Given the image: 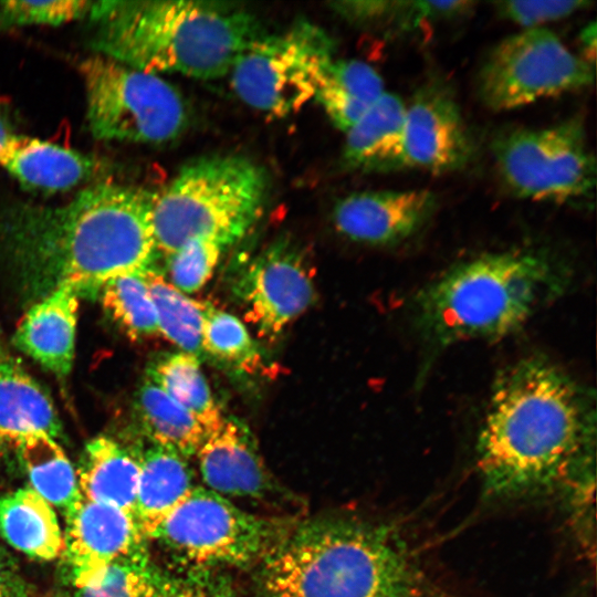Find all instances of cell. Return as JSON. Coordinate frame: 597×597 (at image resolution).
<instances>
[{
  "instance_id": "cell-1",
  "label": "cell",
  "mask_w": 597,
  "mask_h": 597,
  "mask_svg": "<svg viewBox=\"0 0 597 597\" xmlns=\"http://www.w3.org/2000/svg\"><path fill=\"white\" fill-rule=\"evenodd\" d=\"M588 394L544 358L519 360L496 380L478 439V464L491 495L552 486L587 465L595 441Z\"/></svg>"
},
{
  "instance_id": "cell-2",
  "label": "cell",
  "mask_w": 597,
  "mask_h": 597,
  "mask_svg": "<svg viewBox=\"0 0 597 597\" xmlns=\"http://www.w3.org/2000/svg\"><path fill=\"white\" fill-rule=\"evenodd\" d=\"M154 196L98 184L62 206L13 208L1 220L4 238L17 254L57 274V285L97 292L116 275L154 268Z\"/></svg>"
},
{
  "instance_id": "cell-3",
  "label": "cell",
  "mask_w": 597,
  "mask_h": 597,
  "mask_svg": "<svg viewBox=\"0 0 597 597\" xmlns=\"http://www.w3.org/2000/svg\"><path fill=\"white\" fill-rule=\"evenodd\" d=\"M93 48L128 66L200 80L228 75L235 60L265 34L251 11L186 0L93 2Z\"/></svg>"
},
{
  "instance_id": "cell-4",
  "label": "cell",
  "mask_w": 597,
  "mask_h": 597,
  "mask_svg": "<svg viewBox=\"0 0 597 597\" xmlns=\"http://www.w3.org/2000/svg\"><path fill=\"white\" fill-rule=\"evenodd\" d=\"M566 274L534 251L485 253L449 268L413 298V321L436 348L498 339L559 295Z\"/></svg>"
},
{
  "instance_id": "cell-5",
  "label": "cell",
  "mask_w": 597,
  "mask_h": 597,
  "mask_svg": "<svg viewBox=\"0 0 597 597\" xmlns=\"http://www.w3.org/2000/svg\"><path fill=\"white\" fill-rule=\"evenodd\" d=\"M266 597H420L419 574L386 526L346 519L310 522L266 555Z\"/></svg>"
},
{
  "instance_id": "cell-6",
  "label": "cell",
  "mask_w": 597,
  "mask_h": 597,
  "mask_svg": "<svg viewBox=\"0 0 597 597\" xmlns=\"http://www.w3.org/2000/svg\"><path fill=\"white\" fill-rule=\"evenodd\" d=\"M268 191L264 170L240 155L192 160L154 196L153 227L165 258L191 240L224 248L242 239L260 216Z\"/></svg>"
},
{
  "instance_id": "cell-7",
  "label": "cell",
  "mask_w": 597,
  "mask_h": 597,
  "mask_svg": "<svg viewBox=\"0 0 597 597\" xmlns=\"http://www.w3.org/2000/svg\"><path fill=\"white\" fill-rule=\"evenodd\" d=\"M92 134L104 140L159 144L187 125L180 93L160 75L102 54L80 64Z\"/></svg>"
},
{
  "instance_id": "cell-8",
  "label": "cell",
  "mask_w": 597,
  "mask_h": 597,
  "mask_svg": "<svg viewBox=\"0 0 597 597\" xmlns=\"http://www.w3.org/2000/svg\"><path fill=\"white\" fill-rule=\"evenodd\" d=\"M334 60L331 38L320 27L298 21L282 33L258 39L235 60L228 75L244 104L283 117L315 100Z\"/></svg>"
},
{
  "instance_id": "cell-9",
  "label": "cell",
  "mask_w": 597,
  "mask_h": 597,
  "mask_svg": "<svg viewBox=\"0 0 597 597\" xmlns=\"http://www.w3.org/2000/svg\"><path fill=\"white\" fill-rule=\"evenodd\" d=\"M492 153L502 181L519 198L565 203L594 196L596 160L579 118L502 133Z\"/></svg>"
},
{
  "instance_id": "cell-10",
  "label": "cell",
  "mask_w": 597,
  "mask_h": 597,
  "mask_svg": "<svg viewBox=\"0 0 597 597\" xmlns=\"http://www.w3.org/2000/svg\"><path fill=\"white\" fill-rule=\"evenodd\" d=\"M595 65L545 28L524 29L492 48L478 74V93L494 112L589 87Z\"/></svg>"
},
{
  "instance_id": "cell-11",
  "label": "cell",
  "mask_w": 597,
  "mask_h": 597,
  "mask_svg": "<svg viewBox=\"0 0 597 597\" xmlns=\"http://www.w3.org/2000/svg\"><path fill=\"white\" fill-rule=\"evenodd\" d=\"M273 523L248 513L223 495L193 488L161 524L159 538L195 566H241L266 556L279 542Z\"/></svg>"
},
{
  "instance_id": "cell-12",
  "label": "cell",
  "mask_w": 597,
  "mask_h": 597,
  "mask_svg": "<svg viewBox=\"0 0 597 597\" xmlns=\"http://www.w3.org/2000/svg\"><path fill=\"white\" fill-rule=\"evenodd\" d=\"M235 293L259 335L273 339L312 305L315 289L300 252L276 242L250 262Z\"/></svg>"
},
{
  "instance_id": "cell-13",
  "label": "cell",
  "mask_w": 597,
  "mask_h": 597,
  "mask_svg": "<svg viewBox=\"0 0 597 597\" xmlns=\"http://www.w3.org/2000/svg\"><path fill=\"white\" fill-rule=\"evenodd\" d=\"M472 151L470 134L451 92L438 83L421 87L406 105L399 169L449 172L464 167Z\"/></svg>"
},
{
  "instance_id": "cell-14",
  "label": "cell",
  "mask_w": 597,
  "mask_h": 597,
  "mask_svg": "<svg viewBox=\"0 0 597 597\" xmlns=\"http://www.w3.org/2000/svg\"><path fill=\"white\" fill-rule=\"evenodd\" d=\"M64 554L75 588L95 583L113 562L142 549L134 517L80 496L65 511Z\"/></svg>"
},
{
  "instance_id": "cell-15",
  "label": "cell",
  "mask_w": 597,
  "mask_h": 597,
  "mask_svg": "<svg viewBox=\"0 0 597 597\" xmlns=\"http://www.w3.org/2000/svg\"><path fill=\"white\" fill-rule=\"evenodd\" d=\"M436 206V196L427 189L360 191L337 202L333 220L337 231L352 241L387 247L415 235Z\"/></svg>"
},
{
  "instance_id": "cell-16",
  "label": "cell",
  "mask_w": 597,
  "mask_h": 597,
  "mask_svg": "<svg viewBox=\"0 0 597 597\" xmlns=\"http://www.w3.org/2000/svg\"><path fill=\"white\" fill-rule=\"evenodd\" d=\"M78 296L73 287L56 285L29 308L13 336L21 352L60 378L74 362Z\"/></svg>"
},
{
  "instance_id": "cell-17",
  "label": "cell",
  "mask_w": 597,
  "mask_h": 597,
  "mask_svg": "<svg viewBox=\"0 0 597 597\" xmlns=\"http://www.w3.org/2000/svg\"><path fill=\"white\" fill-rule=\"evenodd\" d=\"M196 454L205 483L221 495L256 496L268 486L252 436L233 418H224Z\"/></svg>"
},
{
  "instance_id": "cell-18",
  "label": "cell",
  "mask_w": 597,
  "mask_h": 597,
  "mask_svg": "<svg viewBox=\"0 0 597 597\" xmlns=\"http://www.w3.org/2000/svg\"><path fill=\"white\" fill-rule=\"evenodd\" d=\"M33 433L57 439L62 423L46 390L0 345V439L14 444Z\"/></svg>"
},
{
  "instance_id": "cell-19",
  "label": "cell",
  "mask_w": 597,
  "mask_h": 597,
  "mask_svg": "<svg viewBox=\"0 0 597 597\" xmlns=\"http://www.w3.org/2000/svg\"><path fill=\"white\" fill-rule=\"evenodd\" d=\"M0 166L23 186L44 191L70 189L94 169L93 160L78 151L13 133L0 145Z\"/></svg>"
},
{
  "instance_id": "cell-20",
  "label": "cell",
  "mask_w": 597,
  "mask_h": 597,
  "mask_svg": "<svg viewBox=\"0 0 597 597\" xmlns=\"http://www.w3.org/2000/svg\"><path fill=\"white\" fill-rule=\"evenodd\" d=\"M76 475L82 496L134 517L139 455L108 436H98L85 446Z\"/></svg>"
},
{
  "instance_id": "cell-21",
  "label": "cell",
  "mask_w": 597,
  "mask_h": 597,
  "mask_svg": "<svg viewBox=\"0 0 597 597\" xmlns=\"http://www.w3.org/2000/svg\"><path fill=\"white\" fill-rule=\"evenodd\" d=\"M139 460L134 519L145 540L155 536L167 517L190 495L193 485L184 457L175 451L151 444Z\"/></svg>"
},
{
  "instance_id": "cell-22",
  "label": "cell",
  "mask_w": 597,
  "mask_h": 597,
  "mask_svg": "<svg viewBox=\"0 0 597 597\" xmlns=\"http://www.w3.org/2000/svg\"><path fill=\"white\" fill-rule=\"evenodd\" d=\"M405 112L404 101L385 92L345 133V164L363 171L399 169Z\"/></svg>"
},
{
  "instance_id": "cell-23",
  "label": "cell",
  "mask_w": 597,
  "mask_h": 597,
  "mask_svg": "<svg viewBox=\"0 0 597 597\" xmlns=\"http://www.w3.org/2000/svg\"><path fill=\"white\" fill-rule=\"evenodd\" d=\"M0 536L39 561H53L64 554V536L55 512L32 488L0 494Z\"/></svg>"
},
{
  "instance_id": "cell-24",
  "label": "cell",
  "mask_w": 597,
  "mask_h": 597,
  "mask_svg": "<svg viewBox=\"0 0 597 597\" xmlns=\"http://www.w3.org/2000/svg\"><path fill=\"white\" fill-rule=\"evenodd\" d=\"M385 92L381 76L369 64L334 60L315 100L332 124L346 133Z\"/></svg>"
},
{
  "instance_id": "cell-25",
  "label": "cell",
  "mask_w": 597,
  "mask_h": 597,
  "mask_svg": "<svg viewBox=\"0 0 597 597\" xmlns=\"http://www.w3.org/2000/svg\"><path fill=\"white\" fill-rule=\"evenodd\" d=\"M135 409L153 444L184 458L196 454L208 437L207 430L188 410L149 379L139 387Z\"/></svg>"
},
{
  "instance_id": "cell-26",
  "label": "cell",
  "mask_w": 597,
  "mask_h": 597,
  "mask_svg": "<svg viewBox=\"0 0 597 597\" xmlns=\"http://www.w3.org/2000/svg\"><path fill=\"white\" fill-rule=\"evenodd\" d=\"M14 447L32 489L50 505L65 511L81 496L76 472L55 439L33 433Z\"/></svg>"
},
{
  "instance_id": "cell-27",
  "label": "cell",
  "mask_w": 597,
  "mask_h": 597,
  "mask_svg": "<svg viewBox=\"0 0 597 597\" xmlns=\"http://www.w3.org/2000/svg\"><path fill=\"white\" fill-rule=\"evenodd\" d=\"M148 379L188 410L208 436L224 420L197 356L181 350L164 355L149 368Z\"/></svg>"
},
{
  "instance_id": "cell-28",
  "label": "cell",
  "mask_w": 597,
  "mask_h": 597,
  "mask_svg": "<svg viewBox=\"0 0 597 597\" xmlns=\"http://www.w3.org/2000/svg\"><path fill=\"white\" fill-rule=\"evenodd\" d=\"M155 304L159 334L181 352L201 355V335L208 303L190 298L172 286L157 269L145 272Z\"/></svg>"
},
{
  "instance_id": "cell-29",
  "label": "cell",
  "mask_w": 597,
  "mask_h": 597,
  "mask_svg": "<svg viewBox=\"0 0 597 597\" xmlns=\"http://www.w3.org/2000/svg\"><path fill=\"white\" fill-rule=\"evenodd\" d=\"M146 271L116 275L100 290L105 312L134 341L159 334L155 304L145 277Z\"/></svg>"
},
{
  "instance_id": "cell-30",
  "label": "cell",
  "mask_w": 597,
  "mask_h": 597,
  "mask_svg": "<svg viewBox=\"0 0 597 597\" xmlns=\"http://www.w3.org/2000/svg\"><path fill=\"white\" fill-rule=\"evenodd\" d=\"M163 584L147 566L142 549L113 562L75 597H160Z\"/></svg>"
},
{
  "instance_id": "cell-31",
  "label": "cell",
  "mask_w": 597,
  "mask_h": 597,
  "mask_svg": "<svg viewBox=\"0 0 597 597\" xmlns=\"http://www.w3.org/2000/svg\"><path fill=\"white\" fill-rule=\"evenodd\" d=\"M202 352L227 363H248L255 355L245 325L234 315L208 303L202 335Z\"/></svg>"
},
{
  "instance_id": "cell-32",
  "label": "cell",
  "mask_w": 597,
  "mask_h": 597,
  "mask_svg": "<svg viewBox=\"0 0 597 597\" xmlns=\"http://www.w3.org/2000/svg\"><path fill=\"white\" fill-rule=\"evenodd\" d=\"M224 250L208 240H191L166 256L168 282L185 294L199 291L211 277Z\"/></svg>"
},
{
  "instance_id": "cell-33",
  "label": "cell",
  "mask_w": 597,
  "mask_h": 597,
  "mask_svg": "<svg viewBox=\"0 0 597 597\" xmlns=\"http://www.w3.org/2000/svg\"><path fill=\"white\" fill-rule=\"evenodd\" d=\"M92 6L82 0L0 1V25H59L90 14Z\"/></svg>"
},
{
  "instance_id": "cell-34",
  "label": "cell",
  "mask_w": 597,
  "mask_h": 597,
  "mask_svg": "<svg viewBox=\"0 0 597 597\" xmlns=\"http://www.w3.org/2000/svg\"><path fill=\"white\" fill-rule=\"evenodd\" d=\"M589 4L585 0H506L494 3L501 17L525 29L543 28V24L569 17Z\"/></svg>"
},
{
  "instance_id": "cell-35",
  "label": "cell",
  "mask_w": 597,
  "mask_h": 597,
  "mask_svg": "<svg viewBox=\"0 0 597 597\" xmlns=\"http://www.w3.org/2000/svg\"><path fill=\"white\" fill-rule=\"evenodd\" d=\"M333 7L343 18L357 24L394 22L400 29L405 1H339Z\"/></svg>"
},
{
  "instance_id": "cell-36",
  "label": "cell",
  "mask_w": 597,
  "mask_h": 597,
  "mask_svg": "<svg viewBox=\"0 0 597 597\" xmlns=\"http://www.w3.org/2000/svg\"><path fill=\"white\" fill-rule=\"evenodd\" d=\"M0 597H28L27 583L11 554L0 545Z\"/></svg>"
},
{
  "instance_id": "cell-37",
  "label": "cell",
  "mask_w": 597,
  "mask_h": 597,
  "mask_svg": "<svg viewBox=\"0 0 597 597\" xmlns=\"http://www.w3.org/2000/svg\"><path fill=\"white\" fill-rule=\"evenodd\" d=\"M160 597H213L206 589L191 584H163Z\"/></svg>"
},
{
  "instance_id": "cell-38",
  "label": "cell",
  "mask_w": 597,
  "mask_h": 597,
  "mask_svg": "<svg viewBox=\"0 0 597 597\" xmlns=\"http://www.w3.org/2000/svg\"><path fill=\"white\" fill-rule=\"evenodd\" d=\"M579 42L583 53L580 56L595 65L596 59V24L591 22L586 25L579 34Z\"/></svg>"
},
{
  "instance_id": "cell-39",
  "label": "cell",
  "mask_w": 597,
  "mask_h": 597,
  "mask_svg": "<svg viewBox=\"0 0 597 597\" xmlns=\"http://www.w3.org/2000/svg\"><path fill=\"white\" fill-rule=\"evenodd\" d=\"M9 134H11L9 125L6 122L4 117L0 114V145L3 143V140L8 137Z\"/></svg>"
},
{
  "instance_id": "cell-40",
  "label": "cell",
  "mask_w": 597,
  "mask_h": 597,
  "mask_svg": "<svg viewBox=\"0 0 597 597\" xmlns=\"http://www.w3.org/2000/svg\"><path fill=\"white\" fill-rule=\"evenodd\" d=\"M6 446L7 443L0 439V470H1L3 458H4Z\"/></svg>"
}]
</instances>
